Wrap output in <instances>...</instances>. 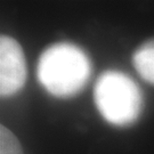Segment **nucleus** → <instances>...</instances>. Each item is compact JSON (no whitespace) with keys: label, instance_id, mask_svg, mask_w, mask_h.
I'll use <instances>...</instances> for the list:
<instances>
[{"label":"nucleus","instance_id":"39448f33","mask_svg":"<svg viewBox=\"0 0 154 154\" xmlns=\"http://www.w3.org/2000/svg\"><path fill=\"white\" fill-rule=\"evenodd\" d=\"M0 154H23L20 140L4 125L0 126Z\"/></svg>","mask_w":154,"mask_h":154},{"label":"nucleus","instance_id":"7ed1b4c3","mask_svg":"<svg viewBox=\"0 0 154 154\" xmlns=\"http://www.w3.org/2000/svg\"><path fill=\"white\" fill-rule=\"evenodd\" d=\"M26 79V65L22 47L8 35L0 38V95L16 94Z\"/></svg>","mask_w":154,"mask_h":154},{"label":"nucleus","instance_id":"f257e3e1","mask_svg":"<svg viewBox=\"0 0 154 154\" xmlns=\"http://www.w3.org/2000/svg\"><path fill=\"white\" fill-rule=\"evenodd\" d=\"M91 66L88 56L73 44L60 42L48 47L40 56L38 79L56 97H71L85 87Z\"/></svg>","mask_w":154,"mask_h":154},{"label":"nucleus","instance_id":"20e7f679","mask_svg":"<svg viewBox=\"0 0 154 154\" xmlns=\"http://www.w3.org/2000/svg\"><path fill=\"white\" fill-rule=\"evenodd\" d=\"M132 63L138 74L154 85V40H149L134 53Z\"/></svg>","mask_w":154,"mask_h":154},{"label":"nucleus","instance_id":"f03ea898","mask_svg":"<svg viewBox=\"0 0 154 154\" xmlns=\"http://www.w3.org/2000/svg\"><path fill=\"white\" fill-rule=\"evenodd\" d=\"M98 112L114 126H128L138 119L143 97L136 82L119 71H106L98 78L94 89Z\"/></svg>","mask_w":154,"mask_h":154}]
</instances>
